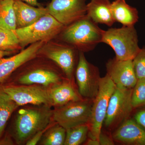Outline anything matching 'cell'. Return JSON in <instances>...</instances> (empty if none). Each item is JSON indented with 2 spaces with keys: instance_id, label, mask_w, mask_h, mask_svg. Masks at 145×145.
I'll return each mask as SVG.
<instances>
[{
  "instance_id": "6da1fadb",
  "label": "cell",
  "mask_w": 145,
  "mask_h": 145,
  "mask_svg": "<svg viewBox=\"0 0 145 145\" xmlns=\"http://www.w3.org/2000/svg\"><path fill=\"white\" fill-rule=\"evenodd\" d=\"M17 113L13 138L18 145H24L36 133L52 121V107L47 105L23 106Z\"/></svg>"
},
{
  "instance_id": "7a4b0ae2",
  "label": "cell",
  "mask_w": 145,
  "mask_h": 145,
  "mask_svg": "<svg viewBox=\"0 0 145 145\" xmlns=\"http://www.w3.org/2000/svg\"><path fill=\"white\" fill-rule=\"evenodd\" d=\"M104 30L86 16L65 26L60 34L62 41L85 53L102 43Z\"/></svg>"
},
{
  "instance_id": "3957f363",
  "label": "cell",
  "mask_w": 145,
  "mask_h": 145,
  "mask_svg": "<svg viewBox=\"0 0 145 145\" xmlns=\"http://www.w3.org/2000/svg\"><path fill=\"white\" fill-rule=\"evenodd\" d=\"M102 43L111 47L117 60H133L140 49L134 26H123L104 30Z\"/></svg>"
},
{
  "instance_id": "277c9868",
  "label": "cell",
  "mask_w": 145,
  "mask_h": 145,
  "mask_svg": "<svg viewBox=\"0 0 145 145\" xmlns=\"http://www.w3.org/2000/svg\"><path fill=\"white\" fill-rule=\"evenodd\" d=\"M49 13L33 24L15 30L22 48L37 42H46L60 34L65 28Z\"/></svg>"
},
{
  "instance_id": "5b68a950",
  "label": "cell",
  "mask_w": 145,
  "mask_h": 145,
  "mask_svg": "<svg viewBox=\"0 0 145 145\" xmlns=\"http://www.w3.org/2000/svg\"><path fill=\"white\" fill-rule=\"evenodd\" d=\"M38 62L24 68L17 75L12 84H38L49 88L66 79L60 68H58L59 67H56L46 63Z\"/></svg>"
},
{
  "instance_id": "8992f818",
  "label": "cell",
  "mask_w": 145,
  "mask_h": 145,
  "mask_svg": "<svg viewBox=\"0 0 145 145\" xmlns=\"http://www.w3.org/2000/svg\"><path fill=\"white\" fill-rule=\"evenodd\" d=\"M116 88V85L107 74L101 78L98 93L93 100L91 117L88 124L89 138L99 140L110 100Z\"/></svg>"
},
{
  "instance_id": "52a82bcc",
  "label": "cell",
  "mask_w": 145,
  "mask_h": 145,
  "mask_svg": "<svg viewBox=\"0 0 145 145\" xmlns=\"http://www.w3.org/2000/svg\"><path fill=\"white\" fill-rule=\"evenodd\" d=\"M93 100L83 99L72 101L52 110V120L66 129L89 124Z\"/></svg>"
},
{
  "instance_id": "ba28073f",
  "label": "cell",
  "mask_w": 145,
  "mask_h": 145,
  "mask_svg": "<svg viewBox=\"0 0 145 145\" xmlns=\"http://www.w3.org/2000/svg\"><path fill=\"white\" fill-rule=\"evenodd\" d=\"M132 90L116 86L110 97L104 121L107 128L117 127L129 119L133 109L131 104Z\"/></svg>"
},
{
  "instance_id": "9c48e42d",
  "label": "cell",
  "mask_w": 145,
  "mask_h": 145,
  "mask_svg": "<svg viewBox=\"0 0 145 145\" xmlns=\"http://www.w3.org/2000/svg\"><path fill=\"white\" fill-rule=\"evenodd\" d=\"M75 75L81 96L84 99L93 100L99 91L100 72L98 67L87 61L84 52H79Z\"/></svg>"
},
{
  "instance_id": "30bf717a",
  "label": "cell",
  "mask_w": 145,
  "mask_h": 145,
  "mask_svg": "<svg viewBox=\"0 0 145 145\" xmlns=\"http://www.w3.org/2000/svg\"><path fill=\"white\" fill-rule=\"evenodd\" d=\"M79 54V51L75 47L63 42L54 47H43L37 57L51 60L60 68L66 78L73 80Z\"/></svg>"
},
{
  "instance_id": "8fae6325",
  "label": "cell",
  "mask_w": 145,
  "mask_h": 145,
  "mask_svg": "<svg viewBox=\"0 0 145 145\" xmlns=\"http://www.w3.org/2000/svg\"><path fill=\"white\" fill-rule=\"evenodd\" d=\"M3 87L6 93L19 106L41 105L51 106L48 88L44 86L10 84L3 85Z\"/></svg>"
},
{
  "instance_id": "7c38bea8",
  "label": "cell",
  "mask_w": 145,
  "mask_h": 145,
  "mask_svg": "<svg viewBox=\"0 0 145 145\" xmlns=\"http://www.w3.org/2000/svg\"><path fill=\"white\" fill-rule=\"evenodd\" d=\"M87 0H51L48 13L65 26L86 16Z\"/></svg>"
},
{
  "instance_id": "4fadbf2b",
  "label": "cell",
  "mask_w": 145,
  "mask_h": 145,
  "mask_svg": "<svg viewBox=\"0 0 145 145\" xmlns=\"http://www.w3.org/2000/svg\"><path fill=\"white\" fill-rule=\"evenodd\" d=\"M106 74L116 86L133 89L137 79L133 60H117L114 57L106 63Z\"/></svg>"
},
{
  "instance_id": "5bb4252c",
  "label": "cell",
  "mask_w": 145,
  "mask_h": 145,
  "mask_svg": "<svg viewBox=\"0 0 145 145\" xmlns=\"http://www.w3.org/2000/svg\"><path fill=\"white\" fill-rule=\"evenodd\" d=\"M45 42L40 41L30 45L25 49L12 57L0 59V84L5 81L15 72L30 60L37 57Z\"/></svg>"
},
{
  "instance_id": "9a60e30c",
  "label": "cell",
  "mask_w": 145,
  "mask_h": 145,
  "mask_svg": "<svg viewBox=\"0 0 145 145\" xmlns=\"http://www.w3.org/2000/svg\"><path fill=\"white\" fill-rule=\"evenodd\" d=\"M74 80L67 78L61 82L48 88L51 105L57 107L72 102L84 99L78 91Z\"/></svg>"
},
{
  "instance_id": "2e32d148",
  "label": "cell",
  "mask_w": 145,
  "mask_h": 145,
  "mask_svg": "<svg viewBox=\"0 0 145 145\" xmlns=\"http://www.w3.org/2000/svg\"><path fill=\"white\" fill-rule=\"evenodd\" d=\"M112 138L125 144L145 145V130L135 120L129 119L117 128Z\"/></svg>"
},
{
  "instance_id": "e0dca14e",
  "label": "cell",
  "mask_w": 145,
  "mask_h": 145,
  "mask_svg": "<svg viewBox=\"0 0 145 145\" xmlns=\"http://www.w3.org/2000/svg\"><path fill=\"white\" fill-rule=\"evenodd\" d=\"M13 6L17 29L29 26L48 13L46 7H35L22 1H14Z\"/></svg>"
},
{
  "instance_id": "ac0fdd59",
  "label": "cell",
  "mask_w": 145,
  "mask_h": 145,
  "mask_svg": "<svg viewBox=\"0 0 145 145\" xmlns=\"http://www.w3.org/2000/svg\"><path fill=\"white\" fill-rule=\"evenodd\" d=\"M86 16L97 24L111 27L115 22L110 0H91L87 4Z\"/></svg>"
},
{
  "instance_id": "d6986e66",
  "label": "cell",
  "mask_w": 145,
  "mask_h": 145,
  "mask_svg": "<svg viewBox=\"0 0 145 145\" xmlns=\"http://www.w3.org/2000/svg\"><path fill=\"white\" fill-rule=\"evenodd\" d=\"M111 10L115 22L123 26H134L139 20L138 10L128 4L125 0H114L111 3Z\"/></svg>"
},
{
  "instance_id": "ffe728a7",
  "label": "cell",
  "mask_w": 145,
  "mask_h": 145,
  "mask_svg": "<svg viewBox=\"0 0 145 145\" xmlns=\"http://www.w3.org/2000/svg\"><path fill=\"white\" fill-rule=\"evenodd\" d=\"M19 106L10 99L0 84V139L2 137L8 119Z\"/></svg>"
},
{
  "instance_id": "44dd1931",
  "label": "cell",
  "mask_w": 145,
  "mask_h": 145,
  "mask_svg": "<svg viewBox=\"0 0 145 145\" xmlns=\"http://www.w3.org/2000/svg\"><path fill=\"white\" fill-rule=\"evenodd\" d=\"M66 129L52 121L39 142L42 145H64Z\"/></svg>"
},
{
  "instance_id": "7402d4cb",
  "label": "cell",
  "mask_w": 145,
  "mask_h": 145,
  "mask_svg": "<svg viewBox=\"0 0 145 145\" xmlns=\"http://www.w3.org/2000/svg\"><path fill=\"white\" fill-rule=\"evenodd\" d=\"M14 0H0V27L15 31L17 29Z\"/></svg>"
},
{
  "instance_id": "603a6c76",
  "label": "cell",
  "mask_w": 145,
  "mask_h": 145,
  "mask_svg": "<svg viewBox=\"0 0 145 145\" xmlns=\"http://www.w3.org/2000/svg\"><path fill=\"white\" fill-rule=\"evenodd\" d=\"M21 48L15 31L0 27V50L14 52Z\"/></svg>"
},
{
  "instance_id": "cb8c5ba5",
  "label": "cell",
  "mask_w": 145,
  "mask_h": 145,
  "mask_svg": "<svg viewBox=\"0 0 145 145\" xmlns=\"http://www.w3.org/2000/svg\"><path fill=\"white\" fill-rule=\"evenodd\" d=\"M89 131L88 124L80 125L66 130L64 145H80L84 142Z\"/></svg>"
},
{
  "instance_id": "d4e9b609",
  "label": "cell",
  "mask_w": 145,
  "mask_h": 145,
  "mask_svg": "<svg viewBox=\"0 0 145 145\" xmlns=\"http://www.w3.org/2000/svg\"><path fill=\"white\" fill-rule=\"evenodd\" d=\"M131 104L133 108L145 106V78L138 79L133 89Z\"/></svg>"
},
{
  "instance_id": "484cf974",
  "label": "cell",
  "mask_w": 145,
  "mask_h": 145,
  "mask_svg": "<svg viewBox=\"0 0 145 145\" xmlns=\"http://www.w3.org/2000/svg\"><path fill=\"white\" fill-rule=\"evenodd\" d=\"M133 63L137 79L145 78V47L140 49Z\"/></svg>"
},
{
  "instance_id": "4316f807",
  "label": "cell",
  "mask_w": 145,
  "mask_h": 145,
  "mask_svg": "<svg viewBox=\"0 0 145 145\" xmlns=\"http://www.w3.org/2000/svg\"><path fill=\"white\" fill-rule=\"evenodd\" d=\"M52 121L47 127H46L44 129L36 133L31 138H30L29 140L27 142L25 145H36L39 144L40 140L41 139L43 135H44L45 132L46 131L47 129L48 128V127L50 126L51 123H52Z\"/></svg>"
},
{
  "instance_id": "83f0119b",
  "label": "cell",
  "mask_w": 145,
  "mask_h": 145,
  "mask_svg": "<svg viewBox=\"0 0 145 145\" xmlns=\"http://www.w3.org/2000/svg\"><path fill=\"white\" fill-rule=\"evenodd\" d=\"M134 120L145 130V109L136 112L134 115Z\"/></svg>"
},
{
  "instance_id": "f1b7e54d",
  "label": "cell",
  "mask_w": 145,
  "mask_h": 145,
  "mask_svg": "<svg viewBox=\"0 0 145 145\" xmlns=\"http://www.w3.org/2000/svg\"><path fill=\"white\" fill-rule=\"evenodd\" d=\"M99 141L100 145H114V140L112 137H110L106 134L103 133L102 131L99 135Z\"/></svg>"
},
{
  "instance_id": "f546056e",
  "label": "cell",
  "mask_w": 145,
  "mask_h": 145,
  "mask_svg": "<svg viewBox=\"0 0 145 145\" xmlns=\"http://www.w3.org/2000/svg\"><path fill=\"white\" fill-rule=\"evenodd\" d=\"M13 137L9 135L2 137L0 139V145H11L15 144V141L13 140Z\"/></svg>"
},
{
  "instance_id": "4dcf8cb0",
  "label": "cell",
  "mask_w": 145,
  "mask_h": 145,
  "mask_svg": "<svg viewBox=\"0 0 145 145\" xmlns=\"http://www.w3.org/2000/svg\"><path fill=\"white\" fill-rule=\"evenodd\" d=\"M14 1H21L25 2L33 6L40 7V5L38 2V0H14Z\"/></svg>"
},
{
  "instance_id": "1f68e13d",
  "label": "cell",
  "mask_w": 145,
  "mask_h": 145,
  "mask_svg": "<svg viewBox=\"0 0 145 145\" xmlns=\"http://www.w3.org/2000/svg\"><path fill=\"white\" fill-rule=\"evenodd\" d=\"M86 144V145H100L99 140L90 138L87 141Z\"/></svg>"
},
{
  "instance_id": "d6a6232c",
  "label": "cell",
  "mask_w": 145,
  "mask_h": 145,
  "mask_svg": "<svg viewBox=\"0 0 145 145\" xmlns=\"http://www.w3.org/2000/svg\"><path fill=\"white\" fill-rule=\"evenodd\" d=\"M12 52H7V51H4L0 50V59L3 58L5 56H8L12 54Z\"/></svg>"
}]
</instances>
